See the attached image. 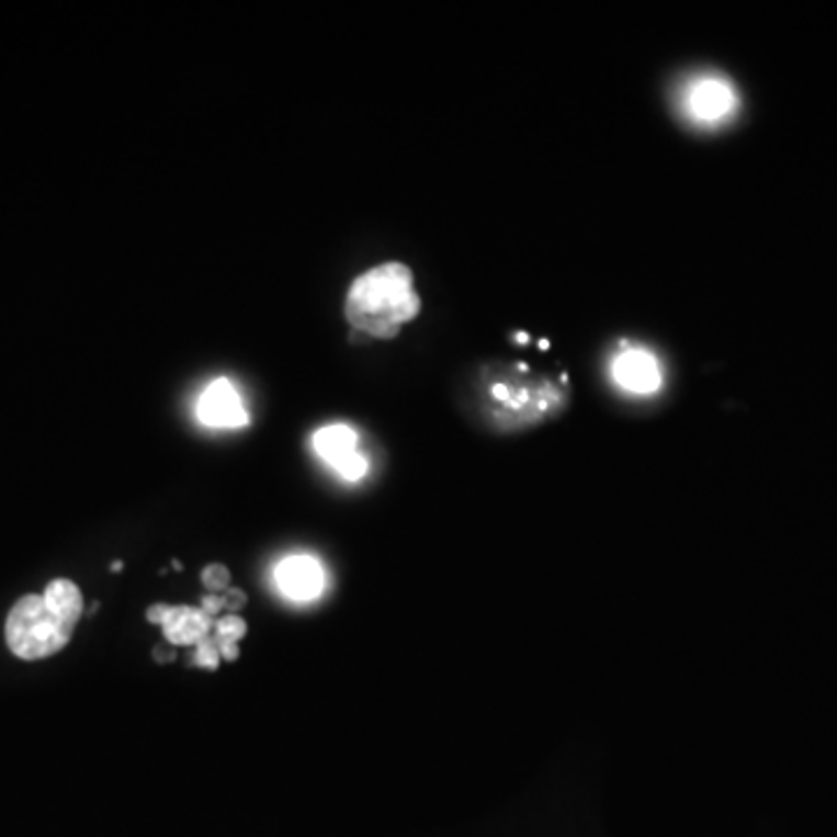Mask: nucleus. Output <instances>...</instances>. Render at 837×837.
<instances>
[{
	"label": "nucleus",
	"mask_w": 837,
	"mask_h": 837,
	"mask_svg": "<svg viewBox=\"0 0 837 837\" xmlns=\"http://www.w3.org/2000/svg\"><path fill=\"white\" fill-rule=\"evenodd\" d=\"M84 612L80 589L70 579H54L43 596H24L12 608L5 640L14 656L24 660L61 652Z\"/></svg>",
	"instance_id": "1"
},
{
	"label": "nucleus",
	"mask_w": 837,
	"mask_h": 837,
	"mask_svg": "<svg viewBox=\"0 0 837 837\" xmlns=\"http://www.w3.org/2000/svg\"><path fill=\"white\" fill-rule=\"evenodd\" d=\"M421 309L412 270L403 263H382L365 270L349 286L344 315L359 333L388 340Z\"/></svg>",
	"instance_id": "2"
},
{
	"label": "nucleus",
	"mask_w": 837,
	"mask_h": 837,
	"mask_svg": "<svg viewBox=\"0 0 837 837\" xmlns=\"http://www.w3.org/2000/svg\"><path fill=\"white\" fill-rule=\"evenodd\" d=\"M489 394L502 415L517 417L521 421L542 417L563 400L556 384L533 377L525 365L494 380Z\"/></svg>",
	"instance_id": "3"
},
{
	"label": "nucleus",
	"mask_w": 837,
	"mask_h": 837,
	"mask_svg": "<svg viewBox=\"0 0 837 837\" xmlns=\"http://www.w3.org/2000/svg\"><path fill=\"white\" fill-rule=\"evenodd\" d=\"M689 120L698 126L726 124L739 108L735 87L719 75H700L691 80L681 99Z\"/></svg>",
	"instance_id": "4"
},
{
	"label": "nucleus",
	"mask_w": 837,
	"mask_h": 837,
	"mask_svg": "<svg viewBox=\"0 0 837 837\" xmlns=\"http://www.w3.org/2000/svg\"><path fill=\"white\" fill-rule=\"evenodd\" d=\"M313 450L317 456L333 468L344 482H361L370 461L359 450V433L349 423H328L313 436Z\"/></svg>",
	"instance_id": "5"
},
{
	"label": "nucleus",
	"mask_w": 837,
	"mask_h": 837,
	"mask_svg": "<svg viewBox=\"0 0 837 837\" xmlns=\"http://www.w3.org/2000/svg\"><path fill=\"white\" fill-rule=\"evenodd\" d=\"M610 377L617 388L631 396H654L664 388V367L647 347L624 344L610 363Z\"/></svg>",
	"instance_id": "6"
},
{
	"label": "nucleus",
	"mask_w": 837,
	"mask_h": 837,
	"mask_svg": "<svg viewBox=\"0 0 837 837\" xmlns=\"http://www.w3.org/2000/svg\"><path fill=\"white\" fill-rule=\"evenodd\" d=\"M199 421L207 428H226V431H236V428H245L249 423V412L242 403V396L226 377L212 380L196 403Z\"/></svg>",
	"instance_id": "7"
},
{
	"label": "nucleus",
	"mask_w": 837,
	"mask_h": 837,
	"mask_svg": "<svg viewBox=\"0 0 837 837\" xmlns=\"http://www.w3.org/2000/svg\"><path fill=\"white\" fill-rule=\"evenodd\" d=\"M275 579L280 591L296 602H313L324 593L326 587V573L319 558L309 554H296L286 556L278 570Z\"/></svg>",
	"instance_id": "8"
},
{
	"label": "nucleus",
	"mask_w": 837,
	"mask_h": 837,
	"mask_svg": "<svg viewBox=\"0 0 837 837\" xmlns=\"http://www.w3.org/2000/svg\"><path fill=\"white\" fill-rule=\"evenodd\" d=\"M161 626L172 645H193V642L205 640L212 621H210V614H205L203 610L168 608Z\"/></svg>",
	"instance_id": "9"
},
{
	"label": "nucleus",
	"mask_w": 837,
	"mask_h": 837,
	"mask_svg": "<svg viewBox=\"0 0 837 837\" xmlns=\"http://www.w3.org/2000/svg\"><path fill=\"white\" fill-rule=\"evenodd\" d=\"M247 633V626L245 621L238 619V617H224L219 624H217V635L219 640H228V642H238L242 635Z\"/></svg>",
	"instance_id": "10"
},
{
	"label": "nucleus",
	"mask_w": 837,
	"mask_h": 837,
	"mask_svg": "<svg viewBox=\"0 0 837 837\" xmlns=\"http://www.w3.org/2000/svg\"><path fill=\"white\" fill-rule=\"evenodd\" d=\"M219 656H222L219 642L201 640L199 652H196V664H199V666H205V668L214 670V668H217V664H219Z\"/></svg>",
	"instance_id": "11"
},
{
	"label": "nucleus",
	"mask_w": 837,
	"mask_h": 837,
	"mask_svg": "<svg viewBox=\"0 0 837 837\" xmlns=\"http://www.w3.org/2000/svg\"><path fill=\"white\" fill-rule=\"evenodd\" d=\"M203 581H205V587L212 591H226L228 581H230V573L224 566H210L203 570Z\"/></svg>",
	"instance_id": "12"
},
{
	"label": "nucleus",
	"mask_w": 837,
	"mask_h": 837,
	"mask_svg": "<svg viewBox=\"0 0 837 837\" xmlns=\"http://www.w3.org/2000/svg\"><path fill=\"white\" fill-rule=\"evenodd\" d=\"M222 608H226V598L224 596H207L203 600V612L205 614H214V612H219Z\"/></svg>",
	"instance_id": "13"
},
{
	"label": "nucleus",
	"mask_w": 837,
	"mask_h": 837,
	"mask_svg": "<svg viewBox=\"0 0 837 837\" xmlns=\"http://www.w3.org/2000/svg\"><path fill=\"white\" fill-rule=\"evenodd\" d=\"M242 602H245V596H242V593H238L236 589H228V598H226V608H230V610H236V608H240V606H242Z\"/></svg>",
	"instance_id": "14"
}]
</instances>
